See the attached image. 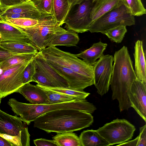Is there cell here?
Returning a JSON list of instances; mask_svg holds the SVG:
<instances>
[{
    "label": "cell",
    "mask_w": 146,
    "mask_h": 146,
    "mask_svg": "<svg viewBox=\"0 0 146 146\" xmlns=\"http://www.w3.org/2000/svg\"><path fill=\"white\" fill-rule=\"evenodd\" d=\"M8 104L12 110L19 115L23 121L29 125L40 115L50 111L61 109L78 110L93 113L96 108L85 99L76 100L68 102L52 104H33L19 102L14 98L9 99Z\"/></svg>",
    "instance_id": "3"
},
{
    "label": "cell",
    "mask_w": 146,
    "mask_h": 146,
    "mask_svg": "<svg viewBox=\"0 0 146 146\" xmlns=\"http://www.w3.org/2000/svg\"><path fill=\"white\" fill-rule=\"evenodd\" d=\"M129 13L133 16H139L146 13L141 0H123Z\"/></svg>",
    "instance_id": "28"
},
{
    "label": "cell",
    "mask_w": 146,
    "mask_h": 146,
    "mask_svg": "<svg viewBox=\"0 0 146 146\" xmlns=\"http://www.w3.org/2000/svg\"><path fill=\"white\" fill-rule=\"evenodd\" d=\"M52 139L57 146H82L79 137L73 132L57 133Z\"/></svg>",
    "instance_id": "25"
},
{
    "label": "cell",
    "mask_w": 146,
    "mask_h": 146,
    "mask_svg": "<svg viewBox=\"0 0 146 146\" xmlns=\"http://www.w3.org/2000/svg\"><path fill=\"white\" fill-rule=\"evenodd\" d=\"M139 131L137 146H146V125L140 127Z\"/></svg>",
    "instance_id": "36"
},
{
    "label": "cell",
    "mask_w": 146,
    "mask_h": 146,
    "mask_svg": "<svg viewBox=\"0 0 146 146\" xmlns=\"http://www.w3.org/2000/svg\"><path fill=\"white\" fill-rule=\"evenodd\" d=\"M130 14L124 4L113 9L104 15L106 17H119Z\"/></svg>",
    "instance_id": "35"
},
{
    "label": "cell",
    "mask_w": 146,
    "mask_h": 146,
    "mask_svg": "<svg viewBox=\"0 0 146 146\" xmlns=\"http://www.w3.org/2000/svg\"><path fill=\"white\" fill-rule=\"evenodd\" d=\"M135 130V126L127 120L117 119L96 130L110 146L118 145L131 139Z\"/></svg>",
    "instance_id": "6"
},
{
    "label": "cell",
    "mask_w": 146,
    "mask_h": 146,
    "mask_svg": "<svg viewBox=\"0 0 146 146\" xmlns=\"http://www.w3.org/2000/svg\"><path fill=\"white\" fill-rule=\"evenodd\" d=\"M107 44L101 41L95 43L89 48L75 55L78 58L83 59L87 63L93 66L97 60L101 58L103 55Z\"/></svg>",
    "instance_id": "20"
},
{
    "label": "cell",
    "mask_w": 146,
    "mask_h": 146,
    "mask_svg": "<svg viewBox=\"0 0 146 146\" xmlns=\"http://www.w3.org/2000/svg\"><path fill=\"white\" fill-rule=\"evenodd\" d=\"M134 49L135 71L137 78L146 84L145 53L143 50L142 41L137 40L135 43Z\"/></svg>",
    "instance_id": "19"
},
{
    "label": "cell",
    "mask_w": 146,
    "mask_h": 146,
    "mask_svg": "<svg viewBox=\"0 0 146 146\" xmlns=\"http://www.w3.org/2000/svg\"><path fill=\"white\" fill-rule=\"evenodd\" d=\"M0 146H14L10 141L0 136Z\"/></svg>",
    "instance_id": "41"
},
{
    "label": "cell",
    "mask_w": 146,
    "mask_h": 146,
    "mask_svg": "<svg viewBox=\"0 0 146 146\" xmlns=\"http://www.w3.org/2000/svg\"><path fill=\"white\" fill-rule=\"evenodd\" d=\"M135 24L134 16L130 14L119 17L102 16L91 23L88 31L92 33H101L105 34L108 31L116 27L131 26Z\"/></svg>",
    "instance_id": "10"
},
{
    "label": "cell",
    "mask_w": 146,
    "mask_h": 146,
    "mask_svg": "<svg viewBox=\"0 0 146 146\" xmlns=\"http://www.w3.org/2000/svg\"><path fill=\"white\" fill-rule=\"evenodd\" d=\"M33 59L29 63L24 70L23 76L24 84L32 82L33 77L36 72V67Z\"/></svg>",
    "instance_id": "34"
},
{
    "label": "cell",
    "mask_w": 146,
    "mask_h": 146,
    "mask_svg": "<svg viewBox=\"0 0 146 146\" xmlns=\"http://www.w3.org/2000/svg\"><path fill=\"white\" fill-rule=\"evenodd\" d=\"M131 107L146 122V84L137 78L133 82L129 95Z\"/></svg>",
    "instance_id": "12"
},
{
    "label": "cell",
    "mask_w": 146,
    "mask_h": 146,
    "mask_svg": "<svg viewBox=\"0 0 146 146\" xmlns=\"http://www.w3.org/2000/svg\"><path fill=\"white\" fill-rule=\"evenodd\" d=\"M92 5L91 0L83 1L72 14L67 16L63 23L67 30L81 33L88 31L92 23L90 18Z\"/></svg>",
    "instance_id": "9"
},
{
    "label": "cell",
    "mask_w": 146,
    "mask_h": 146,
    "mask_svg": "<svg viewBox=\"0 0 146 146\" xmlns=\"http://www.w3.org/2000/svg\"><path fill=\"white\" fill-rule=\"evenodd\" d=\"M2 98H1L0 95V104H1V99Z\"/></svg>",
    "instance_id": "44"
},
{
    "label": "cell",
    "mask_w": 146,
    "mask_h": 146,
    "mask_svg": "<svg viewBox=\"0 0 146 146\" xmlns=\"http://www.w3.org/2000/svg\"><path fill=\"white\" fill-rule=\"evenodd\" d=\"M78 34L72 31L67 30L64 32L56 35L48 44L50 46H76L79 41Z\"/></svg>",
    "instance_id": "21"
},
{
    "label": "cell",
    "mask_w": 146,
    "mask_h": 146,
    "mask_svg": "<svg viewBox=\"0 0 146 146\" xmlns=\"http://www.w3.org/2000/svg\"><path fill=\"white\" fill-rule=\"evenodd\" d=\"M113 57L103 55L93 65L94 84L101 96L108 91L112 75Z\"/></svg>",
    "instance_id": "7"
},
{
    "label": "cell",
    "mask_w": 146,
    "mask_h": 146,
    "mask_svg": "<svg viewBox=\"0 0 146 146\" xmlns=\"http://www.w3.org/2000/svg\"><path fill=\"white\" fill-rule=\"evenodd\" d=\"M0 136L11 142L14 146H30V135L21 134L13 136L0 133Z\"/></svg>",
    "instance_id": "31"
},
{
    "label": "cell",
    "mask_w": 146,
    "mask_h": 146,
    "mask_svg": "<svg viewBox=\"0 0 146 146\" xmlns=\"http://www.w3.org/2000/svg\"><path fill=\"white\" fill-rule=\"evenodd\" d=\"M33 142L36 146H57L53 140L40 138L33 140Z\"/></svg>",
    "instance_id": "37"
},
{
    "label": "cell",
    "mask_w": 146,
    "mask_h": 146,
    "mask_svg": "<svg viewBox=\"0 0 146 146\" xmlns=\"http://www.w3.org/2000/svg\"><path fill=\"white\" fill-rule=\"evenodd\" d=\"M94 121L91 113L78 110L61 109L50 111L34 120V127L48 133H62L81 130Z\"/></svg>",
    "instance_id": "2"
},
{
    "label": "cell",
    "mask_w": 146,
    "mask_h": 146,
    "mask_svg": "<svg viewBox=\"0 0 146 146\" xmlns=\"http://www.w3.org/2000/svg\"><path fill=\"white\" fill-rule=\"evenodd\" d=\"M28 42L25 33L20 28L0 19V42Z\"/></svg>",
    "instance_id": "16"
},
{
    "label": "cell",
    "mask_w": 146,
    "mask_h": 146,
    "mask_svg": "<svg viewBox=\"0 0 146 146\" xmlns=\"http://www.w3.org/2000/svg\"><path fill=\"white\" fill-rule=\"evenodd\" d=\"M41 88L64 94L73 98L80 100L85 99L90 93L83 90H79L70 89L68 88H50L36 84Z\"/></svg>",
    "instance_id": "27"
},
{
    "label": "cell",
    "mask_w": 146,
    "mask_h": 146,
    "mask_svg": "<svg viewBox=\"0 0 146 146\" xmlns=\"http://www.w3.org/2000/svg\"><path fill=\"white\" fill-rule=\"evenodd\" d=\"M22 3L28 1H32L33 0H21Z\"/></svg>",
    "instance_id": "43"
},
{
    "label": "cell",
    "mask_w": 146,
    "mask_h": 146,
    "mask_svg": "<svg viewBox=\"0 0 146 146\" xmlns=\"http://www.w3.org/2000/svg\"><path fill=\"white\" fill-rule=\"evenodd\" d=\"M41 14L52 15L53 0H33Z\"/></svg>",
    "instance_id": "33"
},
{
    "label": "cell",
    "mask_w": 146,
    "mask_h": 146,
    "mask_svg": "<svg viewBox=\"0 0 146 146\" xmlns=\"http://www.w3.org/2000/svg\"><path fill=\"white\" fill-rule=\"evenodd\" d=\"M127 32L126 26L121 25L110 29L105 35L113 42L120 43L122 42Z\"/></svg>",
    "instance_id": "30"
},
{
    "label": "cell",
    "mask_w": 146,
    "mask_h": 146,
    "mask_svg": "<svg viewBox=\"0 0 146 146\" xmlns=\"http://www.w3.org/2000/svg\"><path fill=\"white\" fill-rule=\"evenodd\" d=\"M34 26L21 28L26 35L28 42L41 51L48 46L55 36L67 30L61 27L52 15L42 14Z\"/></svg>",
    "instance_id": "4"
},
{
    "label": "cell",
    "mask_w": 146,
    "mask_h": 146,
    "mask_svg": "<svg viewBox=\"0 0 146 146\" xmlns=\"http://www.w3.org/2000/svg\"><path fill=\"white\" fill-rule=\"evenodd\" d=\"M36 54H21L11 57L0 63V69L4 71L19 64L30 62L33 59Z\"/></svg>",
    "instance_id": "26"
},
{
    "label": "cell",
    "mask_w": 146,
    "mask_h": 146,
    "mask_svg": "<svg viewBox=\"0 0 146 146\" xmlns=\"http://www.w3.org/2000/svg\"><path fill=\"white\" fill-rule=\"evenodd\" d=\"M110 85L112 98L118 101L120 111L131 107L129 95L131 85L137 78L127 47L123 46L115 52Z\"/></svg>",
    "instance_id": "1"
},
{
    "label": "cell",
    "mask_w": 146,
    "mask_h": 146,
    "mask_svg": "<svg viewBox=\"0 0 146 146\" xmlns=\"http://www.w3.org/2000/svg\"><path fill=\"white\" fill-rule=\"evenodd\" d=\"M123 4V0H95L92 2L90 12L92 22Z\"/></svg>",
    "instance_id": "17"
},
{
    "label": "cell",
    "mask_w": 146,
    "mask_h": 146,
    "mask_svg": "<svg viewBox=\"0 0 146 146\" xmlns=\"http://www.w3.org/2000/svg\"><path fill=\"white\" fill-rule=\"evenodd\" d=\"M0 45L9 51L21 54H36V48L28 42H0Z\"/></svg>",
    "instance_id": "23"
},
{
    "label": "cell",
    "mask_w": 146,
    "mask_h": 146,
    "mask_svg": "<svg viewBox=\"0 0 146 146\" xmlns=\"http://www.w3.org/2000/svg\"><path fill=\"white\" fill-rule=\"evenodd\" d=\"M22 3L21 0H0V9L9 7Z\"/></svg>",
    "instance_id": "39"
},
{
    "label": "cell",
    "mask_w": 146,
    "mask_h": 146,
    "mask_svg": "<svg viewBox=\"0 0 146 146\" xmlns=\"http://www.w3.org/2000/svg\"><path fill=\"white\" fill-rule=\"evenodd\" d=\"M49 64L68 82V88L83 90L85 88L94 84V79L75 72L70 69L51 62Z\"/></svg>",
    "instance_id": "11"
},
{
    "label": "cell",
    "mask_w": 146,
    "mask_h": 146,
    "mask_svg": "<svg viewBox=\"0 0 146 146\" xmlns=\"http://www.w3.org/2000/svg\"><path fill=\"white\" fill-rule=\"evenodd\" d=\"M19 54L9 51L0 44V63L9 58Z\"/></svg>",
    "instance_id": "38"
},
{
    "label": "cell",
    "mask_w": 146,
    "mask_h": 146,
    "mask_svg": "<svg viewBox=\"0 0 146 146\" xmlns=\"http://www.w3.org/2000/svg\"><path fill=\"white\" fill-rule=\"evenodd\" d=\"M8 14L28 15L32 19H38L42 14L32 1L24 2L9 7L0 9V15Z\"/></svg>",
    "instance_id": "18"
},
{
    "label": "cell",
    "mask_w": 146,
    "mask_h": 146,
    "mask_svg": "<svg viewBox=\"0 0 146 146\" xmlns=\"http://www.w3.org/2000/svg\"><path fill=\"white\" fill-rule=\"evenodd\" d=\"M82 146H108V143L96 130L84 131L79 136Z\"/></svg>",
    "instance_id": "22"
},
{
    "label": "cell",
    "mask_w": 146,
    "mask_h": 146,
    "mask_svg": "<svg viewBox=\"0 0 146 146\" xmlns=\"http://www.w3.org/2000/svg\"><path fill=\"white\" fill-rule=\"evenodd\" d=\"M30 61L4 71L0 69V95L2 98L16 92L24 84L23 81L24 71Z\"/></svg>",
    "instance_id": "8"
},
{
    "label": "cell",
    "mask_w": 146,
    "mask_h": 146,
    "mask_svg": "<svg viewBox=\"0 0 146 146\" xmlns=\"http://www.w3.org/2000/svg\"><path fill=\"white\" fill-rule=\"evenodd\" d=\"M22 94L31 104H48V97L45 90L37 85L25 84L16 92Z\"/></svg>",
    "instance_id": "15"
},
{
    "label": "cell",
    "mask_w": 146,
    "mask_h": 146,
    "mask_svg": "<svg viewBox=\"0 0 146 146\" xmlns=\"http://www.w3.org/2000/svg\"><path fill=\"white\" fill-rule=\"evenodd\" d=\"M71 8L68 0H53L52 15L60 26Z\"/></svg>",
    "instance_id": "24"
},
{
    "label": "cell",
    "mask_w": 146,
    "mask_h": 146,
    "mask_svg": "<svg viewBox=\"0 0 146 146\" xmlns=\"http://www.w3.org/2000/svg\"><path fill=\"white\" fill-rule=\"evenodd\" d=\"M21 118L9 115L0 109V133L13 136L22 134L30 135Z\"/></svg>",
    "instance_id": "13"
},
{
    "label": "cell",
    "mask_w": 146,
    "mask_h": 146,
    "mask_svg": "<svg viewBox=\"0 0 146 146\" xmlns=\"http://www.w3.org/2000/svg\"><path fill=\"white\" fill-rule=\"evenodd\" d=\"M33 60L36 66L52 83L55 88H68L66 80L49 64L40 51L38 52L36 54Z\"/></svg>",
    "instance_id": "14"
},
{
    "label": "cell",
    "mask_w": 146,
    "mask_h": 146,
    "mask_svg": "<svg viewBox=\"0 0 146 146\" xmlns=\"http://www.w3.org/2000/svg\"><path fill=\"white\" fill-rule=\"evenodd\" d=\"M69 4L72 8L76 5H79L84 0H68Z\"/></svg>",
    "instance_id": "42"
},
{
    "label": "cell",
    "mask_w": 146,
    "mask_h": 146,
    "mask_svg": "<svg viewBox=\"0 0 146 146\" xmlns=\"http://www.w3.org/2000/svg\"><path fill=\"white\" fill-rule=\"evenodd\" d=\"M43 89L45 90L47 95L48 100V104L65 102L75 100L71 97L64 94L52 91Z\"/></svg>",
    "instance_id": "32"
},
{
    "label": "cell",
    "mask_w": 146,
    "mask_h": 146,
    "mask_svg": "<svg viewBox=\"0 0 146 146\" xmlns=\"http://www.w3.org/2000/svg\"><path fill=\"white\" fill-rule=\"evenodd\" d=\"M138 141V136L133 140L127 141L117 145L137 146Z\"/></svg>",
    "instance_id": "40"
},
{
    "label": "cell",
    "mask_w": 146,
    "mask_h": 146,
    "mask_svg": "<svg viewBox=\"0 0 146 146\" xmlns=\"http://www.w3.org/2000/svg\"><path fill=\"white\" fill-rule=\"evenodd\" d=\"M0 19L10 25L21 28L34 26L36 25L38 22V19L28 18L8 19L1 18H0Z\"/></svg>",
    "instance_id": "29"
},
{
    "label": "cell",
    "mask_w": 146,
    "mask_h": 146,
    "mask_svg": "<svg viewBox=\"0 0 146 146\" xmlns=\"http://www.w3.org/2000/svg\"><path fill=\"white\" fill-rule=\"evenodd\" d=\"M91 1H92V2H93V1H94L95 0H91Z\"/></svg>",
    "instance_id": "45"
},
{
    "label": "cell",
    "mask_w": 146,
    "mask_h": 146,
    "mask_svg": "<svg viewBox=\"0 0 146 146\" xmlns=\"http://www.w3.org/2000/svg\"><path fill=\"white\" fill-rule=\"evenodd\" d=\"M40 52L47 61L66 67L76 72L94 79L93 66L79 58L75 54L62 51L55 46H48Z\"/></svg>",
    "instance_id": "5"
}]
</instances>
